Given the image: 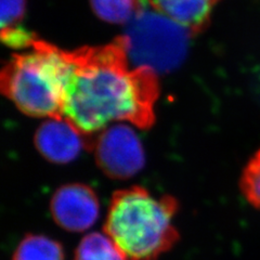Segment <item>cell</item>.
<instances>
[{"mask_svg":"<svg viewBox=\"0 0 260 260\" xmlns=\"http://www.w3.org/2000/svg\"><path fill=\"white\" fill-rule=\"evenodd\" d=\"M70 55L73 72L63 118L81 134L90 137L112 121H129L141 129L154 124L156 73L148 68H129L123 38L70 51Z\"/></svg>","mask_w":260,"mask_h":260,"instance_id":"cell-1","label":"cell"},{"mask_svg":"<svg viewBox=\"0 0 260 260\" xmlns=\"http://www.w3.org/2000/svg\"><path fill=\"white\" fill-rule=\"evenodd\" d=\"M177 210L174 198L130 186L113 194L103 230L124 260H157L179 239L173 223Z\"/></svg>","mask_w":260,"mask_h":260,"instance_id":"cell-2","label":"cell"},{"mask_svg":"<svg viewBox=\"0 0 260 260\" xmlns=\"http://www.w3.org/2000/svg\"><path fill=\"white\" fill-rule=\"evenodd\" d=\"M72 72L70 51L36 39L27 52L8 62L0 85L3 93L26 115L63 118Z\"/></svg>","mask_w":260,"mask_h":260,"instance_id":"cell-3","label":"cell"},{"mask_svg":"<svg viewBox=\"0 0 260 260\" xmlns=\"http://www.w3.org/2000/svg\"><path fill=\"white\" fill-rule=\"evenodd\" d=\"M190 34L188 28L158 10L152 0H144L121 38L136 68L162 73L180 65L188 51Z\"/></svg>","mask_w":260,"mask_h":260,"instance_id":"cell-4","label":"cell"},{"mask_svg":"<svg viewBox=\"0 0 260 260\" xmlns=\"http://www.w3.org/2000/svg\"><path fill=\"white\" fill-rule=\"evenodd\" d=\"M95 161L114 179H128L144 166V152L135 130L124 124L111 125L92 143Z\"/></svg>","mask_w":260,"mask_h":260,"instance_id":"cell-5","label":"cell"},{"mask_svg":"<svg viewBox=\"0 0 260 260\" xmlns=\"http://www.w3.org/2000/svg\"><path fill=\"white\" fill-rule=\"evenodd\" d=\"M53 220L64 230L83 232L91 228L100 213L95 192L83 183L62 185L54 192L50 203Z\"/></svg>","mask_w":260,"mask_h":260,"instance_id":"cell-6","label":"cell"},{"mask_svg":"<svg viewBox=\"0 0 260 260\" xmlns=\"http://www.w3.org/2000/svg\"><path fill=\"white\" fill-rule=\"evenodd\" d=\"M92 140L65 118H49L35 134V145L42 155L54 164H69L84 148H90Z\"/></svg>","mask_w":260,"mask_h":260,"instance_id":"cell-7","label":"cell"},{"mask_svg":"<svg viewBox=\"0 0 260 260\" xmlns=\"http://www.w3.org/2000/svg\"><path fill=\"white\" fill-rule=\"evenodd\" d=\"M218 0H152L153 5L168 18L190 31L204 28Z\"/></svg>","mask_w":260,"mask_h":260,"instance_id":"cell-8","label":"cell"},{"mask_svg":"<svg viewBox=\"0 0 260 260\" xmlns=\"http://www.w3.org/2000/svg\"><path fill=\"white\" fill-rule=\"evenodd\" d=\"M13 260H64L62 245L45 235L29 234L16 247Z\"/></svg>","mask_w":260,"mask_h":260,"instance_id":"cell-9","label":"cell"},{"mask_svg":"<svg viewBox=\"0 0 260 260\" xmlns=\"http://www.w3.org/2000/svg\"><path fill=\"white\" fill-rule=\"evenodd\" d=\"M74 260H124L107 234L90 233L80 241Z\"/></svg>","mask_w":260,"mask_h":260,"instance_id":"cell-10","label":"cell"},{"mask_svg":"<svg viewBox=\"0 0 260 260\" xmlns=\"http://www.w3.org/2000/svg\"><path fill=\"white\" fill-rule=\"evenodd\" d=\"M144 0H90L94 13L109 23H129L141 9Z\"/></svg>","mask_w":260,"mask_h":260,"instance_id":"cell-11","label":"cell"},{"mask_svg":"<svg viewBox=\"0 0 260 260\" xmlns=\"http://www.w3.org/2000/svg\"><path fill=\"white\" fill-rule=\"evenodd\" d=\"M240 186L245 200L253 207L260 209V149L244 167Z\"/></svg>","mask_w":260,"mask_h":260,"instance_id":"cell-12","label":"cell"},{"mask_svg":"<svg viewBox=\"0 0 260 260\" xmlns=\"http://www.w3.org/2000/svg\"><path fill=\"white\" fill-rule=\"evenodd\" d=\"M25 13V0H2V29L19 27Z\"/></svg>","mask_w":260,"mask_h":260,"instance_id":"cell-13","label":"cell"}]
</instances>
